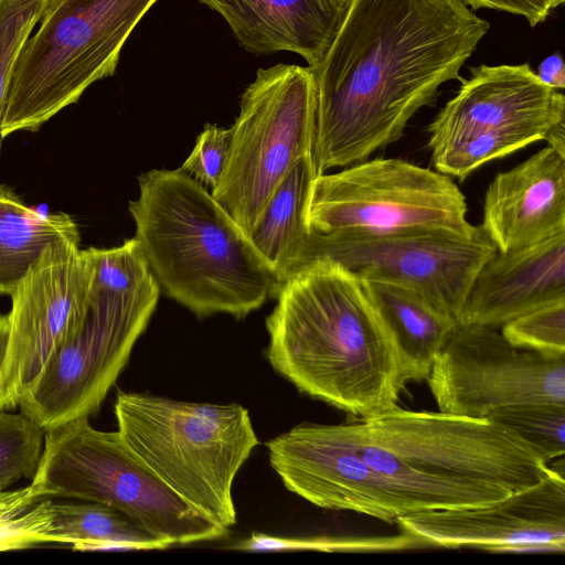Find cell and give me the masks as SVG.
Segmentation results:
<instances>
[{"label":"cell","mask_w":565,"mask_h":565,"mask_svg":"<svg viewBox=\"0 0 565 565\" xmlns=\"http://www.w3.org/2000/svg\"><path fill=\"white\" fill-rule=\"evenodd\" d=\"M52 0H0V152L1 125L20 53Z\"/></svg>","instance_id":"28"},{"label":"cell","mask_w":565,"mask_h":565,"mask_svg":"<svg viewBox=\"0 0 565 565\" xmlns=\"http://www.w3.org/2000/svg\"><path fill=\"white\" fill-rule=\"evenodd\" d=\"M551 10L562 6L565 0H546Z\"/></svg>","instance_id":"35"},{"label":"cell","mask_w":565,"mask_h":565,"mask_svg":"<svg viewBox=\"0 0 565 565\" xmlns=\"http://www.w3.org/2000/svg\"><path fill=\"white\" fill-rule=\"evenodd\" d=\"M540 482L493 503L401 515L396 523L424 545L503 553L524 543L565 547V479L553 469Z\"/></svg>","instance_id":"15"},{"label":"cell","mask_w":565,"mask_h":565,"mask_svg":"<svg viewBox=\"0 0 565 565\" xmlns=\"http://www.w3.org/2000/svg\"><path fill=\"white\" fill-rule=\"evenodd\" d=\"M490 23L463 0H351L320 63L312 156L318 172L395 141L460 70Z\"/></svg>","instance_id":"1"},{"label":"cell","mask_w":565,"mask_h":565,"mask_svg":"<svg viewBox=\"0 0 565 565\" xmlns=\"http://www.w3.org/2000/svg\"><path fill=\"white\" fill-rule=\"evenodd\" d=\"M51 543L74 550H166L163 541L125 513L97 502L54 503Z\"/></svg>","instance_id":"23"},{"label":"cell","mask_w":565,"mask_h":565,"mask_svg":"<svg viewBox=\"0 0 565 565\" xmlns=\"http://www.w3.org/2000/svg\"><path fill=\"white\" fill-rule=\"evenodd\" d=\"M471 9H490L524 18L531 26L544 22L551 9L546 0H463Z\"/></svg>","instance_id":"32"},{"label":"cell","mask_w":565,"mask_h":565,"mask_svg":"<svg viewBox=\"0 0 565 565\" xmlns=\"http://www.w3.org/2000/svg\"><path fill=\"white\" fill-rule=\"evenodd\" d=\"M52 501L30 484L0 492V551L51 543Z\"/></svg>","instance_id":"25"},{"label":"cell","mask_w":565,"mask_h":565,"mask_svg":"<svg viewBox=\"0 0 565 565\" xmlns=\"http://www.w3.org/2000/svg\"><path fill=\"white\" fill-rule=\"evenodd\" d=\"M90 267L79 243L50 244L10 295L9 339L0 374V411L17 406L88 310Z\"/></svg>","instance_id":"13"},{"label":"cell","mask_w":565,"mask_h":565,"mask_svg":"<svg viewBox=\"0 0 565 565\" xmlns=\"http://www.w3.org/2000/svg\"><path fill=\"white\" fill-rule=\"evenodd\" d=\"M349 423L407 514L487 505L552 472L518 433L488 418L397 406Z\"/></svg>","instance_id":"3"},{"label":"cell","mask_w":565,"mask_h":565,"mask_svg":"<svg viewBox=\"0 0 565 565\" xmlns=\"http://www.w3.org/2000/svg\"><path fill=\"white\" fill-rule=\"evenodd\" d=\"M463 193L451 178L396 158H375L319 174L308 209L309 230L388 235L447 231L468 235Z\"/></svg>","instance_id":"10"},{"label":"cell","mask_w":565,"mask_h":565,"mask_svg":"<svg viewBox=\"0 0 565 565\" xmlns=\"http://www.w3.org/2000/svg\"><path fill=\"white\" fill-rule=\"evenodd\" d=\"M316 109L309 66L258 68L242 94L227 161L211 193L247 235L295 163L312 154Z\"/></svg>","instance_id":"8"},{"label":"cell","mask_w":565,"mask_h":565,"mask_svg":"<svg viewBox=\"0 0 565 565\" xmlns=\"http://www.w3.org/2000/svg\"><path fill=\"white\" fill-rule=\"evenodd\" d=\"M114 412L126 445L161 481L212 522L236 523L234 479L259 444L244 406L118 392Z\"/></svg>","instance_id":"5"},{"label":"cell","mask_w":565,"mask_h":565,"mask_svg":"<svg viewBox=\"0 0 565 565\" xmlns=\"http://www.w3.org/2000/svg\"><path fill=\"white\" fill-rule=\"evenodd\" d=\"M65 239L81 241L71 215L38 211L0 184V295H11L44 249Z\"/></svg>","instance_id":"22"},{"label":"cell","mask_w":565,"mask_h":565,"mask_svg":"<svg viewBox=\"0 0 565 565\" xmlns=\"http://www.w3.org/2000/svg\"><path fill=\"white\" fill-rule=\"evenodd\" d=\"M217 12L239 46L256 55L291 52L317 66L351 0H198Z\"/></svg>","instance_id":"19"},{"label":"cell","mask_w":565,"mask_h":565,"mask_svg":"<svg viewBox=\"0 0 565 565\" xmlns=\"http://www.w3.org/2000/svg\"><path fill=\"white\" fill-rule=\"evenodd\" d=\"M266 355L300 392L358 418L397 407L408 383L394 340L360 278L329 258L279 286Z\"/></svg>","instance_id":"2"},{"label":"cell","mask_w":565,"mask_h":565,"mask_svg":"<svg viewBox=\"0 0 565 565\" xmlns=\"http://www.w3.org/2000/svg\"><path fill=\"white\" fill-rule=\"evenodd\" d=\"M232 129L207 124L198 136L192 152L181 170L193 175L199 182L215 188L225 168Z\"/></svg>","instance_id":"31"},{"label":"cell","mask_w":565,"mask_h":565,"mask_svg":"<svg viewBox=\"0 0 565 565\" xmlns=\"http://www.w3.org/2000/svg\"><path fill=\"white\" fill-rule=\"evenodd\" d=\"M514 347L550 356L565 355V300L524 313L500 328Z\"/></svg>","instance_id":"29"},{"label":"cell","mask_w":565,"mask_h":565,"mask_svg":"<svg viewBox=\"0 0 565 565\" xmlns=\"http://www.w3.org/2000/svg\"><path fill=\"white\" fill-rule=\"evenodd\" d=\"M539 79L546 86L562 90L565 88V66L562 55L555 52L545 57L539 65Z\"/></svg>","instance_id":"33"},{"label":"cell","mask_w":565,"mask_h":565,"mask_svg":"<svg viewBox=\"0 0 565 565\" xmlns=\"http://www.w3.org/2000/svg\"><path fill=\"white\" fill-rule=\"evenodd\" d=\"M497 252L481 225L468 235L447 231L388 235L309 231L290 275L313 259L329 258L359 278H381L411 287L460 322L478 271Z\"/></svg>","instance_id":"11"},{"label":"cell","mask_w":565,"mask_h":565,"mask_svg":"<svg viewBox=\"0 0 565 565\" xmlns=\"http://www.w3.org/2000/svg\"><path fill=\"white\" fill-rule=\"evenodd\" d=\"M128 210L149 268L167 296L199 318L242 319L277 296L280 281L249 236L181 169L138 177Z\"/></svg>","instance_id":"4"},{"label":"cell","mask_w":565,"mask_h":565,"mask_svg":"<svg viewBox=\"0 0 565 565\" xmlns=\"http://www.w3.org/2000/svg\"><path fill=\"white\" fill-rule=\"evenodd\" d=\"M158 0H52L17 61L2 137L38 131L113 76L129 35Z\"/></svg>","instance_id":"6"},{"label":"cell","mask_w":565,"mask_h":565,"mask_svg":"<svg viewBox=\"0 0 565 565\" xmlns=\"http://www.w3.org/2000/svg\"><path fill=\"white\" fill-rule=\"evenodd\" d=\"M134 338L111 320L88 312L79 329L50 358L18 406L44 430L95 414L126 366Z\"/></svg>","instance_id":"16"},{"label":"cell","mask_w":565,"mask_h":565,"mask_svg":"<svg viewBox=\"0 0 565 565\" xmlns=\"http://www.w3.org/2000/svg\"><path fill=\"white\" fill-rule=\"evenodd\" d=\"M565 121V96L527 63L470 67L458 93L428 125L438 172L466 179L482 164L539 140Z\"/></svg>","instance_id":"9"},{"label":"cell","mask_w":565,"mask_h":565,"mask_svg":"<svg viewBox=\"0 0 565 565\" xmlns=\"http://www.w3.org/2000/svg\"><path fill=\"white\" fill-rule=\"evenodd\" d=\"M317 170L313 156L300 158L271 194L248 236L277 275H290L309 234L308 209Z\"/></svg>","instance_id":"21"},{"label":"cell","mask_w":565,"mask_h":565,"mask_svg":"<svg viewBox=\"0 0 565 565\" xmlns=\"http://www.w3.org/2000/svg\"><path fill=\"white\" fill-rule=\"evenodd\" d=\"M360 280L394 340L407 382L427 380L457 322L411 287L381 278Z\"/></svg>","instance_id":"20"},{"label":"cell","mask_w":565,"mask_h":565,"mask_svg":"<svg viewBox=\"0 0 565 565\" xmlns=\"http://www.w3.org/2000/svg\"><path fill=\"white\" fill-rule=\"evenodd\" d=\"M518 433L547 463L565 454V405L522 404L498 408L487 417Z\"/></svg>","instance_id":"26"},{"label":"cell","mask_w":565,"mask_h":565,"mask_svg":"<svg viewBox=\"0 0 565 565\" xmlns=\"http://www.w3.org/2000/svg\"><path fill=\"white\" fill-rule=\"evenodd\" d=\"M269 463L286 489L329 510L384 522L407 514L401 499L362 457L350 423H301L266 443Z\"/></svg>","instance_id":"14"},{"label":"cell","mask_w":565,"mask_h":565,"mask_svg":"<svg viewBox=\"0 0 565 565\" xmlns=\"http://www.w3.org/2000/svg\"><path fill=\"white\" fill-rule=\"evenodd\" d=\"M480 225L501 253L565 233V156L547 146L498 173Z\"/></svg>","instance_id":"17"},{"label":"cell","mask_w":565,"mask_h":565,"mask_svg":"<svg viewBox=\"0 0 565 565\" xmlns=\"http://www.w3.org/2000/svg\"><path fill=\"white\" fill-rule=\"evenodd\" d=\"M565 300V233L505 253L478 271L460 322L500 329L507 322Z\"/></svg>","instance_id":"18"},{"label":"cell","mask_w":565,"mask_h":565,"mask_svg":"<svg viewBox=\"0 0 565 565\" xmlns=\"http://www.w3.org/2000/svg\"><path fill=\"white\" fill-rule=\"evenodd\" d=\"M9 339V317L0 313V374L6 360Z\"/></svg>","instance_id":"34"},{"label":"cell","mask_w":565,"mask_h":565,"mask_svg":"<svg viewBox=\"0 0 565 565\" xmlns=\"http://www.w3.org/2000/svg\"><path fill=\"white\" fill-rule=\"evenodd\" d=\"M82 253L90 267L92 294L134 297L161 291L135 237L120 246L89 247Z\"/></svg>","instance_id":"24"},{"label":"cell","mask_w":565,"mask_h":565,"mask_svg":"<svg viewBox=\"0 0 565 565\" xmlns=\"http://www.w3.org/2000/svg\"><path fill=\"white\" fill-rule=\"evenodd\" d=\"M420 545L419 541L408 533L393 540L358 541L338 537H281L253 533L249 537L237 542L232 548L241 551H340L355 547Z\"/></svg>","instance_id":"30"},{"label":"cell","mask_w":565,"mask_h":565,"mask_svg":"<svg viewBox=\"0 0 565 565\" xmlns=\"http://www.w3.org/2000/svg\"><path fill=\"white\" fill-rule=\"evenodd\" d=\"M44 431L21 412L0 413V492L22 478L33 479L43 452Z\"/></svg>","instance_id":"27"},{"label":"cell","mask_w":565,"mask_h":565,"mask_svg":"<svg viewBox=\"0 0 565 565\" xmlns=\"http://www.w3.org/2000/svg\"><path fill=\"white\" fill-rule=\"evenodd\" d=\"M31 486L45 497H67L111 507L169 546L225 537L228 530L186 503L126 445L81 417L44 431Z\"/></svg>","instance_id":"7"},{"label":"cell","mask_w":565,"mask_h":565,"mask_svg":"<svg viewBox=\"0 0 565 565\" xmlns=\"http://www.w3.org/2000/svg\"><path fill=\"white\" fill-rule=\"evenodd\" d=\"M427 381L440 412L473 418L505 406L565 405V355L514 347L498 328L457 322Z\"/></svg>","instance_id":"12"}]
</instances>
